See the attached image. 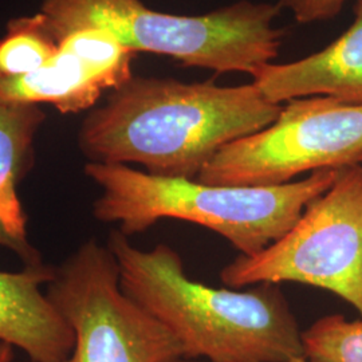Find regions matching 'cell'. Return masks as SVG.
<instances>
[{"instance_id":"8","label":"cell","mask_w":362,"mask_h":362,"mask_svg":"<svg viewBox=\"0 0 362 362\" xmlns=\"http://www.w3.org/2000/svg\"><path fill=\"white\" fill-rule=\"evenodd\" d=\"M136 52L104 30H78L58 42L52 61L25 77L0 79V103L52 105L62 115L95 107L129 81Z\"/></svg>"},{"instance_id":"14","label":"cell","mask_w":362,"mask_h":362,"mask_svg":"<svg viewBox=\"0 0 362 362\" xmlns=\"http://www.w3.org/2000/svg\"><path fill=\"white\" fill-rule=\"evenodd\" d=\"M346 0H279L278 7L294 15L299 23L327 21L341 11Z\"/></svg>"},{"instance_id":"19","label":"cell","mask_w":362,"mask_h":362,"mask_svg":"<svg viewBox=\"0 0 362 362\" xmlns=\"http://www.w3.org/2000/svg\"><path fill=\"white\" fill-rule=\"evenodd\" d=\"M361 164H362V163H361Z\"/></svg>"},{"instance_id":"11","label":"cell","mask_w":362,"mask_h":362,"mask_svg":"<svg viewBox=\"0 0 362 362\" xmlns=\"http://www.w3.org/2000/svg\"><path fill=\"white\" fill-rule=\"evenodd\" d=\"M46 119L39 105L0 103V248L11 251L25 266L43 264L30 240L27 214L19 194L35 161V140Z\"/></svg>"},{"instance_id":"4","label":"cell","mask_w":362,"mask_h":362,"mask_svg":"<svg viewBox=\"0 0 362 362\" xmlns=\"http://www.w3.org/2000/svg\"><path fill=\"white\" fill-rule=\"evenodd\" d=\"M279 10L278 4L242 0L203 15H175L141 0H43L39 13L57 42L78 30L97 28L133 52L254 78L279 54Z\"/></svg>"},{"instance_id":"17","label":"cell","mask_w":362,"mask_h":362,"mask_svg":"<svg viewBox=\"0 0 362 362\" xmlns=\"http://www.w3.org/2000/svg\"><path fill=\"white\" fill-rule=\"evenodd\" d=\"M287 362H313L310 360H308L306 357H297V358H293V360H290V361Z\"/></svg>"},{"instance_id":"6","label":"cell","mask_w":362,"mask_h":362,"mask_svg":"<svg viewBox=\"0 0 362 362\" xmlns=\"http://www.w3.org/2000/svg\"><path fill=\"white\" fill-rule=\"evenodd\" d=\"M46 296L76 337L62 362H167L187 357L168 327L122 291L113 252L95 239L54 266Z\"/></svg>"},{"instance_id":"2","label":"cell","mask_w":362,"mask_h":362,"mask_svg":"<svg viewBox=\"0 0 362 362\" xmlns=\"http://www.w3.org/2000/svg\"><path fill=\"white\" fill-rule=\"evenodd\" d=\"M107 247L122 291L179 339L187 358L209 362H287L305 357L302 330L279 286L215 288L191 279L168 245L149 251L118 230Z\"/></svg>"},{"instance_id":"18","label":"cell","mask_w":362,"mask_h":362,"mask_svg":"<svg viewBox=\"0 0 362 362\" xmlns=\"http://www.w3.org/2000/svg\"><path fill=\"white\" fill-rule=\"evenodd\" d=\"M30 362H31V361H30Z\"/></svg>"},{"instance_id":"16","label":"cell","mask_w":362,"mask_h":362,"mask_svg":"<svg viewBox=\"0 0 362 362\" xmlns=\"http://www.w3.org/2000/svg\"><path fill=\"white\" fill-rule=\"evenodd\" d=\"M167 362H202L194 360V358H187V357H180V358H173V360H169Z\"/></svg>"},{"instance_id":"5","label":"cell","mask_w":362,"mask_h":362,"mask_svg":"<svg viewBox=\"0 0 362 362\" xmlns=\"http://www.w3.org/2000/svg\"><path fill=\"white\" fill-rule=\"evenodd\" d=\"M220 278L233 288L314 286L348 302L362 318V164L339 169L282 238L255 255L239 254Z\"/></svg>"},{"instance_id":"3","label":"cell","mask_w":362,"mask_h":362,"mask_svg":"<svg viewBox=\"0 0 362 362\" xmlns=\"http://www.w3.org/2000/svg\"><path fill=\"white\" fill-rule=\"evenodd\" d=\"M338 170H317L281 185L242 187L155 176L122 164L86 163L83 168L101 189L93 203L94 219L117 223L125 236L160 220H184L218 233L247 257L282 238L332 187Z\"/></svg>"},{"instance_id":"10","label":"cell","mask_w":362,"mask_h":362,"mask_svg":"<svg viewBox=\"0 0 362 362\" xmlns=\"http://www.w3.org/2000/svg\"><path fill=\"white\" fill-rule=\"evenodd\" d=\"M54 266L0 272V342L23 350L31 362H62L74 348L71 327L46 296Z\"/></svg>"},{"instance_id":"12","label":"cell","mask_w":362,"mask_h":362,"mask_svg":"<svg viewBox=\"0 0 362 362\" xmlns=\"http://www.w3.org/2000/svg\"><path fill=\"white\" fill-rule=\"evenodd\" d=\"M58 52L40 13L13 19L0 38V79L25 77L47 65Z\"/></svg>"},{"instance_id":"15","label":"cell","mask_w":362,"mask_h":362,"mask_svg":"<svg viewBox=\"0 0 362 362\" xmlns=\"http://www.w3.org/2000/svg\"><path fill=\"white\" fill-rule=\"evenodd\" d=\"M13 348L8 344L0 342V362H13Z\"/></svg>"},{"instance_id":"1","label":"cell","mask_w":362,"mask_h":362,"mask_svg":"<svg viewBox=\"0 0 362 362\" xmlns=\"http://www.w3.org/2000/svg\"><path fill=\"white\" fill-rule=\"evenodd\" d=\"M282 106L254 82L132 77L85 117L78 146L88 163L137 164L155 176L196 180L224 146L272 125Z\"/></svg>"},{"instance_id":"9","label":"cell","mask_w":362,"mask_h":362,"mask_svg":"<svg viewBox=\"0 0 362 362\" xmlns=\"http://www.w3.org/2000/svg\"><path fill=\"white\" fill-rule=\"evenodd\" d=\"M252 82L274 104L306 97H329L362 105V0L354 6L351 26L332 45L299 61L270 64Z\"/></svg>"},{"instance_id":"7","label":"cell","mask_w":362,"mask_h":362,"mask_svg":"<svg viewBox=\"0 0 362 362\" xmlns=\"http://www.w3.org/2000/svg\"><path fill=\"white\" fill-rule=\"evenodd\" d=\"M361 163L362 105L306 97L284 104L267 128L224 146L197 180L269 187Z\"/></svg>"},{"instance_id":"13","label":"cell","mask_w":362,"mask_h":362,"mask_svg":"<svg viewBox=\"0 0 362 362\" xmlns=\"http://www.w3.org/2000/svg\"><path fill=\"white\" fill-rule=\"evenodd\" d=\"M305 357L313 362H362V318L332 314L302 330Z\"/></svg>"}]
</instances>
